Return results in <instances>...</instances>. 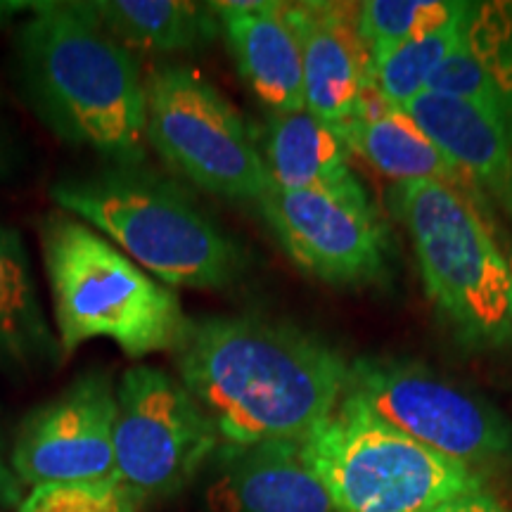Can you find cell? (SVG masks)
I'll use <instances>...</instances> for the list:
<instances>
[{
  "mask_svg": "<svg viewBox=\"0 0 512 512\" xmlns=\"http://www.w3.org/2000/svg\"><path fill=\"white\" fill-rule=\"evenodd\" d=\"M221 437L178 375L133 366L117 384L114 479L140 501H164L195 482Z\"/></svg>",
  "mask_w": 512,
  "mask_h": 512,
  "instance_id": "9c48e42d",
  "label": "cell"
},
{
  "mask_svg": "<svg viewBox=\"0 0 512 512\" xmlns=\"http://www.w3.org/2000/svg\"><path fill=\"white\" fill-rule=\"evenodd\" d=\"M463 3L453 0H363L358 29L370 55V69L425 31L448 22Z\"/></svg>",
  "mask_w": 512,
  "mask_h": 512,
  "instance_id": "7402d4cb",
  "label": "cell"
},
{
  "mask_svg": "<svg viewBox=\"0 0 512 512\" xmlns=\"http://www.w3.org/2000/svg\"><path fill=\"white\" fill-rule=\"evenodd\" d=\"M285 17L302 55L306 110L337 131L370 91V55L358 29V3L299 0Z\"/></svg>",
  "mask_w": 512,
  "mask_h": 512,
  "instance_id": "7c38bea8",
  "label": "cell"
},
{
  "mask_svg": "<svg viewBox=\"0 0 512 512\" xmlns=\"http://www.w3.org/2000/svg\"><path fill=\"white\" fill-rule=\"evenodd\" d=\"M427 91L475 105L512 145V3H472L463 41Z\"/></svg>",
  "mask_w": 512,
  "mask_h": 512,
  "instance_id": "2e32d148",
  "label": "cell"
},
{
  "mask_svg": "<svg viewBox=\"0 0 512 512\" xmlns=\"http://www.w3.org/2000/svg\"><path fill=\"white\" fill-rule=\"evenodd\" d=\"M22 498V484L0 453V508H19Z\"/></svg>",
  "mask_w": 512,
  "mask_h": 512,
  "instance_id": "d4e9b609",
  "label": "cell"
},
{
  "mask_svg": "<svg viewBox=\"0 0 512 512\" xmlns=\"http://www.w3.org/2000/svg\"><path fill=\"white\" fill-rule=\"evenodd\" d=\"M145 503L119 479L29 489L17 512H143Z\"/></svg>",
  "mask_w": 512,
  "mask_h": 512,
  "instance_id": "603a6c76",
  "label": "cell"
},
{
  "mask_svg": "<svg viewBox=\"0 0 512 512\" xmlns=\"http://www.w3.org/2000/svg\"><path fill=\"white\" fill-rule=\"evenodd\" d=\"M406 228L427 297L470 347L512 339V259L472 202L470 190L437 181L399 183L387 192Z\"/></svg>",
  "mask_w": 512,
  "mask_h": 512,
  "instance_id": "5b68a950",
  "label": "cell"
},
{
  "mask_svg": "<svg viewBox=\"0 0 512 512\" xmlns=\"http://www.w3.org/2000/svg\"><path fill=\"white\" fill-rule=\"evenodd\" d=\"M62 358L22 235L0 223V370L41 373L60 366Z\"/></svg>",
  "mask_w": 512,
  "mask_h": 512,
  "instance_id": "ac0fdd59",
  "label": "cell"
},
{
  "mask_svg": "<svg viewBox=\"0 0 512 512\" xmlns=\"http://www.w3.org/2000/svg\"><path fill=\"white\" fill-rule=\"evenodd\" d=\"M178 380L214 422L221 446L306 439L347 394L349 363L283 318H190Z\"/></svg>",
  "mask_w": 512,
  "mask_h": 512,
  "instance_id": "6da1fadb",
  "label": "cell"
},
{
  "mask_svg": "<svg viewBox=\"0 0 512 512\" xmlns=\"http://www.w3.org/2000/svg\"><path fill=\"white\" fill-rule=\"evenodd\" d=\"M259 152L268 185L280 190L330 188L358 178L342 133L309 110L271 114Z\"/></svg>",
  "mask_w": 512,
  "mask_h": 512,
  "instance_id": "d6986e66",
  "label": "cell"
},
{
  "mask_svg": "<svg viewBox=\"0 0 512 512\" xmlns=\"http://www.w3.org/2000/svg\"><path fill=\"white\" fill-rule=\"evenodd\" d=\"M221 22L235 67L256 100L271 114L306 110L302 55L275 0H228L211 3Z\"/></svg>",
  "mask_w": 512,
  "mask_h": 512,
  "instance_id": "5bb4252c",
  "label": "cell"
},
{
  "mask_svg": "<svg viewBox=\"0 0 512 512\" xmlns=\"http://www.w3.org/2000/svg\"><path fill=\"white\" fill-rule=\"evenodd\" d=\"M304 453L337 512H430L484 486L482 472L394 430L349 394L304 439Z\"/></svg>",
  "mask_w": 512,
  "mask_h": 512,
  "instance_id": "8992f818",
  "label": "cell"
},
{
  "mask_svg": "<svg viewBox=\"0 0 512 512\" xmlns=\"http://www.w3.org/2000/svg\"><path fill=\"white\" fill-rule=\"evenodd\" d=\"M147 147L192 188L233 202H259L268 176L259 145L235 105L183 64L145 76Z\"/></svg>",
  "mask_w": 512,
  "mask_h": 512,
  "instance_id": "52a82bcc",
  "label": "cell"
},
{
  "mask_svg": "<svg viewBox=\"0 0 512 512\" xmlns=\"http://www.w3.org/2000/svg\"><path fill=\"white\" fill-rule=\"evenodd\" d=\"M211 512H337L304 453V439L219 446Z\"/></svg>",
  "mask_w": 512,
  "mask_h": 512,
  "instance_id": "4fadbf2b",
  "label": "cell"
},
{
  "mask_svg": "<svg viewBox=\"0 0 512 512\" xmlns=\"http://www.w3.org/2000/svg\"><path fill=\"white\" fill-rule=\"evenodd\" d=\"M19 91L62 143L105 164L147 162L145 76L91 3H38L15 34Z\"/></svg>",
  "mask_w": 512,
  "mask_h": 512,
  "instance_id": "7a4b0ae2",
  "label": "cell"
},
{
  "mask_svg": "<svg viewBox=\"0 0 512 512\" xmlns=\"http://www.w3.org/2000/svg\"><path fill=\"white\" fill-rule=\"evenodd\" d=\"M261 214L285 254L332 287H368L387 278L392 235L361 181L313 190L268 185Z\"/></svg>",
  "mask_w": 512,
  "mask_h": 512,
  "instance_id": "30bf717a",
  "label": "cell"
},
{
  "mask_svg": "<svg viewBox=\"0 0 512 512\" xmlns=\"http://www.w3.org/2000/svg\"><path fill=\"white\" fill-rule=\"evenodd\" d=\"M339 133L347 140L351 155H361L377 174L387 176L394 185L437 181L472 190L418 121L401 107L384 102L373 86L356 117Z\"/></svg>",
  "mask_w": 512,
  "mask_h": 512,
  "instance_id": "e0dca14e",
  "label": "cell"
},
{
  "mask_svg": "<svg viewBox=\"0 0 512 512\" xmlns=\"http://www.w3.org/2000/svg\"><path fill=\"white\" fill-rule=\"evenodd\" d=\"M430 512H508L494 496L486 494V491H475V494H465L451 501L437 505Z\"/></svg>",
  "mask_w": 512,
  "mask_h": 512,
  "instance_id": "cb8c5ba5",
  "label": "cell"
},
{
  "mask_svg": "<svg viewBox=\"0 0 512 512\" xmlns=\"http://www.w3.org/2000/svg\"><path fill=\"white\" fill-rule=\"evenodd\" d=\"M50 197L169 287L230 290L249 271L247 249L183 183L147 162L64 176Z\"/></svg>",
  "mask_w": 512,
  "mask_h": 512,
  "instance_id": "3957f363",
  "label": "cell"
},
{
  "mask_svg": "<svg viewBox=\"0 0 512 512\" xmlns=\"http://www.w3.org/2000/svg\"><path fill=\"white\" fill-rule=\"evenodd\" d=\"M102 27L126 50L145 55H188L209 48L221 34L211 3L190 0H95Z\"/></svg>",
  "mask_w": 512,
  "mask_h": 512,
  "instance_id": "ffe728a7",
  "label": "cell"
},
{
  "mask_svg": "<svg viewBox=\"0 0 512 512\" xmlns=\"http://www.w3.org/2000/svg\"><path fill=\"white\" fill-rule=\"evenodd\" d=\"M34 8V0H0V27L15 22L17 17H27Z\"/></svg>",
  "mask_w": 512,
  "mask_h": 512,
  "instance_id": "484cf974",
  "label": "cell"
},
{
  "mask_svg": "<svg viewBox=\"0 0 512 512\" xmlns=\"http://www.w3.org/2000/svg\"><path fill=\"white\" fill-rule=\"evenodd\" d=\"M347 394L394 430L472 470L512 458L510 420L418 361L356 358L349 363Z\"/></svg>",
  "mask_w": 512,
  "mask_h": 512,
  "instance_id": "ba28073f",
  "label": "cell"
},
{
  "mask_svg": "<svg viewBox=\"0 0 512 512\" xmlns=\"http://www.w3.org/2000/svg\"><path fill=\"white\" fill-rule=\"evenodd\" d=\"M38 238L62 356L91 339H110L128 358L181 349L190 318L174 287L62 209L43 216Z\"/></svg>",
  "mask_w": 512,
  "mask_h": 512,
  "instance_id": "277c9868",
  "label": "cell"
},
{
  "mask_svg": "<svg viewBox=\"0 0 512 512\" xmlns=\"http://www.w3.org/2000/svg\"><path fill=\"white\" fill-rule=\"evenodd\" d=\"M432 143L465 178L512 214V145L503 128L470 102L425 91L406 105Z\"/></svg>",
  "mask_w": 512,
  "mask_h": 512,
  "instance_id": "9a60e30c",
  "label": "cell"
},
{
  "mask_svg": "<svg viewBox=\"0 0 512 512\" xmlns=\"http://www.w3.org/2000/svg\"><path fill=\"white\" fill-rule=\"evenodd\" d=\"M3 164H5V157H3V145H0V171H3Z\"/></svg>",
  "mask_w": 512,
  "mask_h": 512,
  "instance_id": "4316f807",
  "label": "cell"
},
{
  "mask_svg": "<svg viewBox=\"0 0 512 512\" xmlns=\"http://www.w3.org/2000/svg\"><path fill=\"white\" fill-rule=\"evenodd\" d=\"M117 384L112 370L88 368L17 430L10 467L31 489L114 477Z\"/></svg>",
  "mask_w": 512,
  "mask_h": 512,
  "instance_id": "8fae6325",
  "label": "cell"
},
{
  "mask_svg": "<svg viewBox=\"0 0 512 512\" xmlns=\"http://www.w3.org/2000/svg\"><path fill=\"white\" fill-rule=\"evenodd\" d=\"M472 3H463L460 10L441 27L425 31L406 46L394 50L380 64L370 69V86L389 105L401 107L418 98L430 88L434 74L456 53L470 24Z\"/></svg>",
  "mask_w": 512,
  "mask_h": 512,
  "instance_id": "44dd1931",
  "label": "cell"
}]
</instances>
